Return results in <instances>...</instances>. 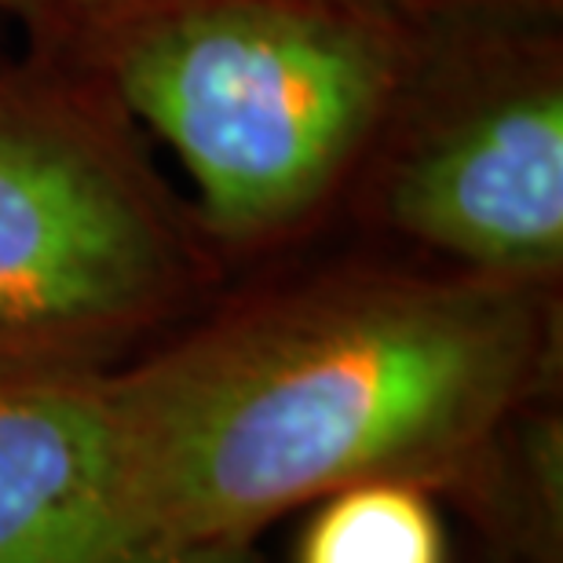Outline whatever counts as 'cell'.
<instances>
[{
	"mask_svg": "<svg viewBox=\"0 0 563 563\" xmlns=\"http://www.w3.org/2000/svg\"><path fill=\"white\" fill-rule=\"evenodd\" d=\"M545 286L358 272L245 303L125 369L103 410L121 498L187 545H256L363 479L450 490L549 377Z\"/></svg>",
	"mask_w": 563,
	"mask_h": 563,
	"instance_id": "cell-1",
	"label": "cell"
},
{
	"mask_svg": "<svg viewBox=\"0 0 563 563\" xmlns=\"http://www.w3.org/2000/svg\"><path fill=\"white\" fill-rule=\"evenodd\" d=\"M55 26L173 146L234 245L330 198L413 63L402 0H63Z\"/></svg>",
	"mask_w": 563,
	"mask_h": 563,
	"instance_id": "cell-2",
	"label": "cell"
},
{
	"mask_svg": "<svg viewBox=\"0 0 563 563\" xmlns=\"http://www.w3.org/2000/svg\"><path fill=\"white\" fill-rule=\"evenodd\" d=\"M195 282L187 234L103 110L0 88V377L107 374Z\"/></svg>",
	"mask_w": 563,
	"mask_h": 563,
	"instance_id": "cell-3",
	"label": "cell"
},
{
	"mask_svg": "<svg viewBox=\"0 0 563 563\" xmlns=\"http://www.w3.org/2000/svg\"><path fill=\"white\" fill-rule=\"evenodd\" d=\"M388 217L461 272L549 286L563 264V88L556 77L472 103L418 146Z\"/></svg>",
	"mask_w": 563,
	"mask_h": 563,
	"instance_id": "cell-4",
	"label": "cell"
},
{
	"mask_svg": "<svg viewBox=\"0 0 563 563\" xmlns=\"http://www.w3.org/2000/svg\"><path fill=\"white\" fill-rule=\"evenodd\" d=\"M99 377H0V563H261L256 545H187L129 509Z\"/></svg>",
	"mask_w": 563,
	"mask_h": 563,
	"instance_id": "cell-5",
	"label": "cell"
},
{
	"mask_svg": "<svg viewBox=\"0 0 563 563\" xmlns=\"http://www.w3.org/2000/svg\"><path fill=\"white\" fill-rule=\"evenodd\" d=\"M531 407V402H527ZM520 407L450 494L468 505L483 531L512 563H560L563 556V439L560 421Z\"/></svg>",
	"mask_w": 563,
	"mask_h": 563,
	"instance_id": "cell-6",
	"label": "cell"
},
{
	"mask_svg": "<svg viewBox=\"0 0 563 563\" xmlns=\"http://www.w3.org/2000/svg\"><path fill=\"white\" fill-rule=\"evenodd\" d=\"M435 487L363 479L308 505L292 563H450Z\"/></svg>",
	"mask_w": 563,
	"mask_h": 563,
	"instance_id": "cell-7",
	"label": "cell"
},
{
	"mask_svg": "<svg viewBox=\"0 0 563 563\" xmlns=\"http://www.w3.org/2000/svg\"><path fill=\"white\" fill-rule=\"evenodd\" d=\"M0 11H11V15H22L30 22H52L55 26L63 0H0Z\"/></svg>",
	"mask_w": 563,
	"mask_h": 563,
	"instance_id": "cell-8",
	"label": "cell"
},
{
	"mask_svg": "<svg viewBox=\"0 0 563 563\" xmlns=\"http://www.w3.org/2000/svg\"><path fill=\"white\" fill-rule=\"evenodd\" d=\"M490 563H512V560H505V556H494Z\"/></svg>",
	"mask_w": 563,
	"mask_h": 563,
	"instance_id": "cell-9",
	"label": "cell"
}]
</instances>
